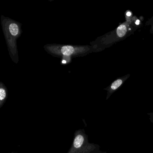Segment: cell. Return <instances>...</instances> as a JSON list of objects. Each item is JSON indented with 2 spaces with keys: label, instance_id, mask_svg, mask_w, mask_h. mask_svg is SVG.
<instances>
[{
  "label": "cell",
  "instance_id": "obj_6",
  "mask_svg": "<svg viewBox=\"0 0 153 153\" xmlns=\"http://www.w3.org/2000/svg\"><path fill=\"white\" fill-rule=\"evenodd\" d=\"M122 84V80L121 79H118L113 83L111 86V88L113 90H115L119 87Z\"/></svg>",
  "mask_w": 153,
  "mask_h": 153
},
{
  "label": "cell",
  "instance_id": "obj_9",
  "mask_svg": "<svg viewBox=\"0 0 153 153\" xmlns=\"http://www.w3.org/2000/svg\"><path fill=\"white\" fill-rule=\"evenodd\" d=\"M140 23V21L139 20H137V21H136V24L137 25H139Z\"/></svg>",
  "mask_w": 153,
  "mask_h": 153
},
{
  "label": "cell",
  "instance_id": "obj_7",
  "mask_svg": "<svg viewBox=\"0 0 153 153\" xmlns=\"http://www.w3.org/2000/svg\"><path fill=\"white\" fill-rule=\"evenodd\" d=\"M149 115L150 116V120L153 123V114H150Z\"/></svg>",
  "mask_w": 153,
  "mask_h": 153
},
{
  "label": "cell",
  "instance_id": "obj_1",
  "mask_svg": "<svg viewBox=\"0 0 153 153\" xmlns=\"http://www.w3.org/2000/svg\"><path fill=\"white\" fill-rule=\"evenodd\" d=\"M100 150L99 145L90 143L84 129L76 130L70 148L67 153H105Z\"/></svg>",
  "mask_w": 153,
  "mask_h": 153
},
{
  "label": "cell",
  "instance_id": "obj_5",
  "mask_svg": "<svg viewBox=\"0 0 153 153\" xmlns=\"http://www.w3.org/2000/svg\"><path fill=\"white\" fill-rule=\"evenodd\" d=\"M116 32L118 36L120 37H123L127 33V28L124 25H121L117 28Z\"/></svg>",
  "mask_w": 153,
  "mask_h": 153
},
{
  "label": "cell",
  "instance_id": "obj_2",
  "mask_svg": "<svg viewBox=\"0 0 153 153\" xmlns=\"http://www.w3.org/2000/svg\"><path fill=\"white\" fill-rule=\"evenodd\" d=\"M7 97V90L3 87L0 88V108H1L5 103Z\"/></svg>",
  "mask_w": 153,
  "mask_h": 153
},
{
  "label": "cell",
  "instance_id": "obj_8",
  "mask_svg": "<svg viewBox=\"0 0 153 153\" xmlns=\"http://www.w3.org/2000/svg\"><path fill=\"white\" fill-rule=\"evenodd\" d=\"M131 15V13L130 12H128L127 13V16H130Z\"/></svg>",
  "mask_w": 153,
  "mask_h": 153
},
{
  "label": "cell",
  "instance_id": "obj_4",
  "mask_svg": "<svg viewBox=\"0 0 153 153\" xmlns=\"http://www.w3.org/2000/svg\"><path fill=\"white\" fill-rule=\"evenodd\" d=\"M9 31L11 35L14 36H17L19 33V27L16 23H11L9 26Z\"/></svg>",
  "mask_w": 153,
  "mask_h": 153
},
{
  "label": "cell",
  "instance_id": "obj_3",
  "mask_svg": "<svg viewBox=\"0 0 153 153\" xmlns=\"http://www.w3.org/2000/svg\"><path fill=\"white\" fill-rule=\"evenodd\" d=\"M61 53L65 56H68L75 53V49L71 46H64L61 48Z\"/></svg>",
  "mask_w": 153,
  "mask_h": 153
}]
</instances>
